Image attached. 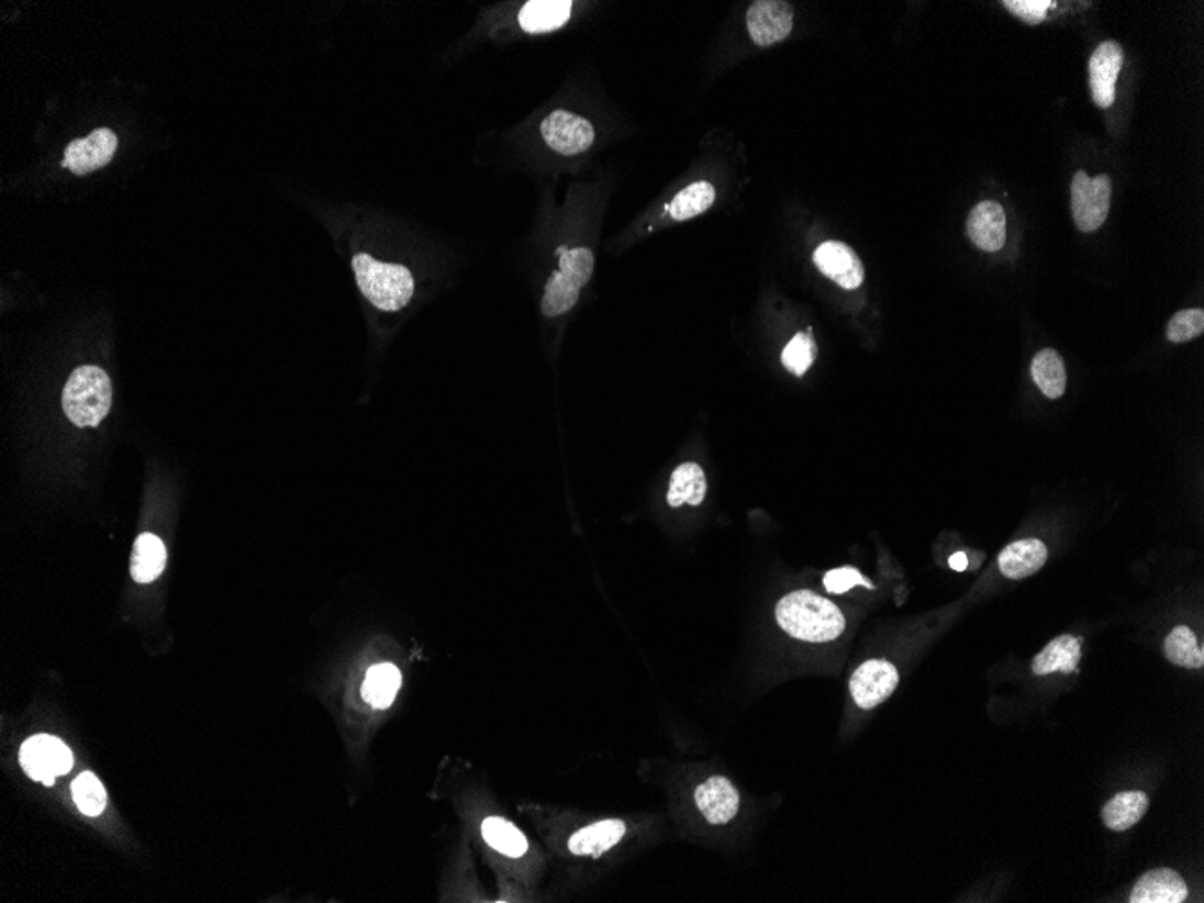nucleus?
Wrapping results in <instances>:
<instances>
[{
  "label": "nucleus",
  "instance_id": "obj_26",
  "mask_svg": "<svg viewBox=\"0 0 1204 903\" xmlns=\"http://www.w3.org/2000/svg\"><path fill=\"white\" fill-rule=\"evenodd\" d=\"M482 835L492 849L508 857L517 858L527 854L528 843L525 835L502 817H489L483 821Z\"/></svg>",
  "mask_w": 1204,
  "mask_h": 903
},
{
  "label": "nucleus",
  "instance_id": "obj_13",
  "mask_svg": "<svg viewBox=\"0 0 1204 903\" xmlns=\"http://www.w3.org/2000/svg\"><path fill=\"white\" fill-rule=\"evenodd\" d=\"M694 801L703 817L714 826L731 823L739 810L738 790L723 776H713L698 784Z\"/></svg>",
  "mask_w": 1204,
  "mask_h": 903
},
{
  "label": "nucleus",
  "instance_id": "obj_9",
  "mask_svg": "<svg viewBox=\"0 0 1204 903\" xmlns=\"http://www.w3.org/2000/svg\"><path fill=\"white\" fill-rule=\"evenodd\" d=\"M748 35L759 47L784 41L793 30L792 4L783 0H758L747 11Z\"/></svg>",
  "mask_w": 1204,
  "mask_h": 903
},
{
  "label": "nucleus",
  "instance_id": "obj_20",
  "mask_svg": "<svg viewBox=\"0 0 1204 903\" xmlns=\"http://www.w3.org/2000/svg\"><path fill=\"white\" fill-rule=\"evenodd\" d=\"M1080 648H1082V638L1071 637V635L1057 637L1035 657L1032 668L1039 677L1055 671L1069 675L1079 666Z\"/></svg>",
  "mask_w": 1204,
  "mask_h": 903
},
{
  "label": "nucleus",
  "instance_id": "obj_25",
  "mask_svg": "<svg viewBox=\"0 0 1204 903\" xmlns=\"http://www.w3.org/2000/svg\"><path fill=\"white\" fill-rule=\"evenodd\" d=\"M716 201V190L707 181H698L683 188L668 207V213L675 221L682 222L702 215Z\"/></svg>",
  "mask_w": 1204,
  "mask_h": 903
},
{
  "label": "nucleus",
  "instance_id": "obj_14",
  "mask_svg": "<svg viewBox=\"0 0 1204 903\" xmlns=\"http://www.w3.org/2000/svg\"><path fill=\"white\" fill-rule=\"evenodd\" d=\"M967 232L981 252L995 253L1006 244V215L999 202L983 201L970 211Z\"/></svg>",
  "mask_w": 1204,
  "mask_h": 903
},
{
  "label": "nucleus",
  "instance_id": "obj_29",
  "mask_svg": "<svg viewBox=\"0 0 1204 903\" xmlns=\"http://www.w3.org/2000/svg\"><path fill=\"white\" fill-rule=\"evenodd\" d=\"M73 799L80 812L89 817H96L105 810L107 795L103 784L98 781L94 773L86 772L78 776L73 783Z\"/></svg>",
  "mask_w": 1204,
  "mask_h": 903
},
{
  "label": "nucleus",
  "instance_id": "obj_4",
  "mask_svg": "<svg viewBox=\"0 0 1204 903\" xmlns=\"http://www.w3.org/2000/svg\"><path fill=\"white\" fill-rule=\"evenodd\" d=\"M593 258L592 249L578 247V249H561L559 256V269L554 272L542 300V312L547 317H557L573 309L578 303L581 289L588 286L592 278Z\"/></svg>",
  "mask_w": 1204,
  "mask_h": 903
},
{
  "label": "nucleus",
  "instance_id": "obj_11",
  "mask_svg": "<svg viewBox=\"0 0 1204 903\" xmlns=\"http://www.w3.org/2000/svg\"><path fill=\"white\" fill-rule=\"evenodd\" d=\"M813 261L824 277L834 280L846 291H855L863 283L866 271H863L862 260L858 258L854 247H849L844 242H824L813 253Z\"/></svg>",
  "mask_w": 1204,
  "mask_h": 903
},
{
  "label": "nucleus",
  "instance_id": "obj_16",
  "mask_svg": "<svg viewBox=\"0 0 1204 903\" xmlns=\"http://www.w3.org/2000/svg\"><path fill=\"white\" fill-rule=\"evenodd\" d=\"M1048 561V548L1039 539H1021L999 554V568L1008 579L1034 576Z\"/></svg>",
  "mask_w": 1204,
  "mask_h": 903
},
{
  "label": "nucleus",
  "instance_id": "obj_19",
  "mask_svg": "<svg viewBox=\"0 0 1204 903\" xmlns=\"http://www.w3.org/2000/svg\"><path fill=\"white\" fill-rule=\"evenodd\" d=\"M572 5L570 0H534L523 5L517 22L527 33H548L570 21Z\"/></svg>",
  "mask_w": 1204,
  "mask_h": 903
},
{
  "label": "nucleus",
  "instance_id": "obj_6",
  "mask_svg": "<svg viewBox=\"0 0 1204 903\" xmlns=\"http://www.w3.org/2000/svg\"><path fill=\"white\" fill-rule=\"evenodd\" d=\"M21 763L31 779L51 787L58 776L70 772L73 754L60 739L41 734L22 745Z\"/></svg>",
  "mask_w": 1204,
  "mask_h": 903
},
{
  "label": "nucleus",
  "instance_id": "obj_12",
  "mask_svg": "<svg viewBox=\"0 0 1204 903\" xmlns=\"http://www.w3.org/2000/svg\"><path fill=\"white\" fill-rule=\"evenodd\" d=\"M118 136L111 129H98L83 140H75L66 148V159L62 166L69 168L76 176H87L111 163L116 154Z\"/></svg>",
  "mask_w": 1204,
  "mask_h": 903
},
{
  "label": "nucleus",
  "instance_id": "obj_30",
  "mask_svg": "<svg viewBox=\"0 0 1204 903\" xmlns=\"http://www.w3.org/2000/svg\"><path fill=\"white\" fill-rule=\"evenodd\" d=\"M1204 331V312L1201 309H1186L1178 312L1167 326V339L1172 343L1192 342Z\"/></svg>",
  "mask_w": 1204,
  "mask_h": 903
},
{
  "label": "nucleus",
  "instance_id": "obj_15",
  "mask_svg": "<svg viewBox=\"0 0 1204 903\" xmlns=\"http://www.w3.org/2000/svg\"><path fill=\"white\" fill-rule=\"evenodd\" d=\"M1189 896L1183 877L1172 869H1155L1136 882L1133 903H1181Z\"/></svg>",
  "mask_w": 1204,
  "mask_h": 903
},
{
  "label": "nucleus",
  "instance_id": "obj_18",
  "mask_svg": "<svg viewBox=\"0 0 1204 903\" xmlns=\"http://www.w3.org/2000/svg\"><path fill=\"white\" fill-rule=\"evenodd\" d=\"M705 494H707V477L702 466H698L696 462H685L672 471L668 489L669 508L678 509L682 505L698 508L705 500Z\"/></svg>",
  "mask_w": 1204,
  "mask_h": 903
},
{
  "label": "nucleus",
  "instance_id": "obj_17",
  "mask_svg": "<svg viewBox=\"0 0 1204 903\" xmlns=\"http://www.w3.org/2000/svg\"><path fill=\"white\" fill-rule=\"evenodd\" d=\"M626 834V826L618 818H607L601 823L590 824L587 828L579 829L568 843V848L576 857H601L607 849L617 846Z\"/></svg>",
  "mask_w": 1204,
  "mask_h": 903
},
{
  "label": "nucleus",
  "instance_id": "obj_32",
  "mask_svg": "<svg viewBox=\"0 0 1204 903\" xmlns=\"http://www.w3.org/2000/svg\"><path fill=\"white\" fill-rule=\"evenodd\" d=\"M1003 5L1010 13L1019 16L1021 21L1026 22V24L1037 25L1046 21L1048 11L1054 10L1057 2H1049V0H1006Z\"/></svg>",
  "mask_w": 1204,
  "mask_h": 903
},
{
  "label": "nucleus",
  "instance_id": "obj_21",
  "mask_svg": "<svg viewBox=\"0 0 1204 903\" xmlns=\"http://www.w3.org/2000/svg\"><path fill=\"white\" fill-rule=\"evenodd\" d=\"M166 562V548L154 534H141L132 550L131 572L134 581L152 582L161 576Z\"/></svg>",
  "mask_w": 1204,
  "mask_h": 903
},
{
  "label": "nucleus",
  "instance_id": "obj_23",
  "mask_svg": "<svg viewBox=\"0 0 1204 903\" xmlns=\"http://www.w3.org/2000/svg\"><path fill=\"white\" fill-rule=\"evenodd\" d=\"M1149 809V798L1144 792H1122L1105 804L1102 818L1113 832H1125L1138 824Z\"/></svg>",
  "mask_w": 1204,
  "mask_h": 903
},
{
  "label": "nucleus",
  "instance_id": "obj_31",
  "mask_svg": "<svg viewBox=\"0 0 1204 903\" xmlns=\"http://www.w3.org/2000/svg\"><path fill=\"white\" fill-rule=\"evenodd\" d=\"M823 582L824 588H826L829 593H846L855 587H866L869 588V590H873L874 588L873 582L863 578L862 573L858 572L857 568L854 567H843L829 570V572L824 576Z\"/></svg>",
  "mask_w": 1204,
  "mask_h": 903
},
{
  "label": "nucleus",
  "instance_id": "obj_8",
  "mask_svg": "<svg viewBox=\"0 0 1204 903\" xmlns=\"http://www.w3.org/2000/svg\"><path fill=\"white\" fill-rule=\"evenodd\" d=\"M899 682V671L893 664L873 658L854 672L849 691L858 707L869 711L885 702L896 691Z\"/></svg>",
  "mask_w": 1204,
  "mask_h": 903
},
{
  "label": "nucleus",
  "instance_id": "obj_1",
  "mask_svg": "<svg viewBox=\"0 0 1204 903\" xmlns=\"http://www.w3.org/2000/svg\"><path fill=\"white\" fill-rule=\"evenodd\" d=\"M776 618L790 637L806 643H829L846 629V618L837 604L810 590L784 595L776 607Z\"/></svg>",
  "mask_w": 1204,
  "mask_h": 903
},
{
  "label": "nucleus",
  "instance_id": "obj_10",
  "mask_svg": "<svg viewBox=\"0 0 1204 903\" xmlns=\"http://www.w3.org/2000/svg\"><path fill=\"white\" fill-rule=\"evenodd\" d=\"M1124 67V49L1118 42L1105 41L1089 60L1091 96L1100 109H1110L1116 100V81Z\"/></svg>",
  "mask_w": 1204,
  "mask_h": 903
},
{
  "label": "nucleus",
  "instance_id": "obj_28",
  "mask_svg": "<svg viewBox=\"0 0 1204 903\" xmlns=\"http://www.w3.org/2000/svg\"><path fill=\"white\" fill-rule=\"evenodd\" d=\"M817 359V343L813 339L812 332H799L792 342L788 343L781 354V363L793 376L803 377Z\"/></svg>",
  "mask_w": 1204,
  "mask_h": 903
},
{
  "label": "nucleus",
  "instance_id": "obj_5",
  "mask_svg": "<svg viewBox=\"0 0 1204 903\" xmlns=\"http://www.w3.org/2000/svg\"><path fill=\"white\" fill-rule=\"evenodd\" d=\"M1111 186L1110 176L1089 177L1085 171L1074 174L1071 182V211L1080 232L1093 233L1104 224L1110 215Z\"/></svg>",
  "mask_w": 1204,
  "mask_h": 903
},
{
  "label": "nucleus",
  "instance_id": "obj_2",
  "mask_svg": "<svg viewBox=\"0 0 1204 903\" xmlns=\"http://www.w3.org/2000/svg\"><path fill=\"white\" fill-rule=\"evenodd\" d=\"M352 267L356 272L357 286L377 309L401 311L412 300L415 280L406 267L384 264L365 253L354 256Z\"/></svg>",
  "mask_w": 1204,
  "mask_h": 903
},
{
  "label": "nucleus",
  "instance_id": "obj_7",
  "mask_svg": "<svg viewBox=\"0 0 1204 903\" xmlns=\"http://www.w3.org/2000/svg\"><path fill=\"white\" fill-rule=\"evenodd\" d=\"M542 136L561 156H576L592 148L595 131L590 121L573 112L557 109L542 123Z\"/></svg>",
  "mask_w": 1204,
  "mask_h": 903
},
{
  "label": "nucleus",
  "instance_id": "obj_3",
  "mask_svg": "<svg viewBox=\"0 0 1204 903\" xmlns=\"http://www.w3.org/2000/svg\"><path fill=\"white\" fill-rule=\"evenodd\" d=\"M112 404L111 379L98 367H80L70 374L62 392V406L76 426H98Z\"/></svg>",
  "mask_w": 1204,
  "mask_h": 903
},
{
  "label": "nucleus",
  "instance_id": "obj_22",
  "mask_svg": "<svg viewBox=\"0 0 1204 903\" xmlns=\"http://www.w3.org/2000/svg\"><path fill=\"white\" fill-rule=\"evenodd\" d=\"M1032 376L1040 392L1048 399H1059L1064 395L1068 387V374H1066L1064 359L1054 348H1044L1032 363Z\"/></svg>",
  "mask_w": 1204,
  "mask_h": 903
},
{
  "label": "nucleus",
  "instance_id": "obj_24",
  "mask_svg": "<svg viewBox=\"0 0 1204 903\" xmlns=\"http://www.w3.org/2000/svg\"><path fill=\"white\" fill-rule=\"evenodd\" d=\"M401 671L392 664H377L367 672L363 683V698L377 709L392 705L401 689Z\"/></svg>",
  "mask_w": 1204,
  "mask_h": 903
},
{
  "label": "nucleus",
  "instance_id": "obj_33",
  "mask_svg": "<svg viewBox=\"0 0 1204 903\" xmlns=\"http://www.w3.org/2000/svg\"><path fill=\"white\" fill-rule=\"evenodd\" d=\"M949 562L950 568L958 570V572H963V570H967V567H969V559H967V554L963 553L954 554V556L950 557Z\"/></svg>",
  "mask_w": 1204,
  "mask_h": 903
},
{
  "label": "nucleus",
  "instance_id": "obj_27",
  "mask_svg": "<svg viewBox=\"0 0 1204 903\" xmlns=\"http://www.w3.org/2000/svg\"><path fill=\"white\" fill-rule=\"evenodd\" d=\"M1163 651L1164 657L1169 658L1170 662L1175 664V666L1190 669L1203 668V648H1201L1195 633L1190 627L1175 626L1170 632L1169 637L1164 638Z\"/></svg>",
  "mask_w": 1204,
  "mask_h": 903
}]
</instances>
